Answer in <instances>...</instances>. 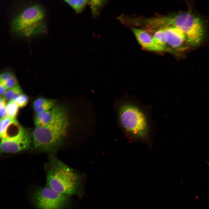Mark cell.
I'll return each instance as SVG.
<instances>
[{
    "label": "cell",
    "mask_w": 209,
    "mask_h": 209,
    "mask_svg": "<svg viewBox=\"0 0 209 209\" xmlns=\"http://www.w3.org/2000/svg\"><path fill=\"white\" fill-rule=\"evenodd\" d=\"M23 93V90L21 87L18 85L8 89L4 95L3 98L6 100H8L9 102L13 101L18 96Z\"/></svg>",
    "instance_id": "obj_14"
},
{
    "label": "cell",
    "mask_w": 209,
    "mask_h": 209,
    "mask_svg": "<svg viewBox=\"0 0 209 209\" xmlns=\"http://www.w3.org/2000/svg\"><path fill=\"white\" fill-rule=\"evenodd\" d=\"M51 110L52 116L49 123L44 127H35L32 133L34 145L40 150L53 149L60 143L66 133L68 118L65 109L56 105Z\"/></svg>",
    "instance_id": "obj_2"
},
{
    "label": "cell",
    "mask_w": 209,
    "mask_h": 209,
    "mask_svg": "<svg viewBox=\"0 0 209 209\" xmlns=\"http://www.w3.org/2000/svg\"><path fill=\"white\" fill-rule=\"evenodd\" d=\"M50 99L45 98H40L35 100L33 104L34 109L39 107L48 102Z\"/></svg>",
    "instance_id": "obj_20"
},
{
    "label": "cell",
    "mask_w": 209,
    "mask_h": 209,
    "mask_svg": "<svg viewBox=\"0 0 209 209\" xmlns=\"http://www.w3.org/2000/svg\"><path fill=\"white\" fill-rule=\"evenodd\" d=\"M13 75L11 72L6 71L3 72L1 74L0 81L3 82Z\"/></svg>",
    "instance_id": "obj_21"
},
{
    "label": "cell",
    "mask_w": 209,
    "mask_h": 209,
    "mask_svg": "<svg viewBox=\"0 0 209 209\" xmlns=\"http://www.w3.org/2000/svg\"><path fill=\"white\" fill-rule=\"evenodd\" d=\"M29 100L28 96L23 93L18 96L14 100L19 107L23 108L27 104Z\"/></svg>",
    "instance_id": "obj_17"
},
{
    "label": "cell",
    "mask_w": 209,
    "mask_h": 209,
    "mask_svg": "<svg viewBox=\"0 0 209 209\" xmlns=\"http://www.w3.org/2000/svg\"><path fill=\"white\" fill-rule=\"evenodd\" d=\"M52 116L51 110L36 113L34 118L35 127H43L47 125L51 121Z\"/></svg>",
    "instance_id": "obj_11"
},
{
    "label": "cell",
    "mask_w": 209,
    "mask_h": 209,
    "mask_svg": "<svg viewBox=\"0 0 209 209\" xmlns=\"http://www.w3.org/2000/svg\"><path fill=\"white\" fill-rule=\"evenodd\" d=\"M19 108L14 101L9 102L6 106L7 117L16 119Z\"/></svg>",
    "instance_id": "obj_15"
},
{
    "label": "cell",
    "mask_w": 209,
    "mask_h": 209,
    "mask_svg": "<svg viewBox=\"0 0 209 209\" xmlns=\"http://www.w3.org/2000/svg\"><path fill=\"white\" fill-rule=\"evenodd\" d=\"M23 128L16 119L8 117L0 119L1 140L12 137L18 133Z\"/></svg>",
    "instance_id": "obj_10"
},
{
    "label": "cell",
    "mask_w": 209,
    "mask_h": 209,
    "mask_svg": "<svg viewBox=\"0 0 209 209\" xmlns=\"http://www.w3.org/2000/svg\"><path fill=\"white\" fill-rule=\"evenodd\" d=\"M115 107L119 122L127 132L138 138L147 136L150 107L134 97L125 94L116 101Z\"/></svg>",
    "instance_id": "obj_1"
},
{
    "label": "cell",
    "mask_w": 209,
    "mask_h": 209,
    "mask_svg": "<svg viewBox=\"0 0 209 209\" xmlns=\"http://www.w3.org/2000/svg\"><path fill=\"white\" fill-rule=\"evenodd\" d=\"M8 89L4 84L0 81V94L1 97L4 96Z\"/></svg>",
    "instance_id": "obj_22"
},
{
    "label": "cell",
    "mask_w": 209,
    "mask_h": 209,
    "mask_svg": "<svg viewBox=\"0 0 209 209\" xmlns=\"http://www.w3.org/2000/svg\"><path fill=\"white\" fill-rule=\"evenodd\" d=\"M6 100L3 97H0V119H3L7 117L6 110Z\"/></svg>",
    "instance_id": "obj_19"
},
{
    "label": "cell",
    "mask_w": 209,
    "mask_h": 209,
    "mask_svg": "<svg viewBox=\"0 0 209 209\" xmlns=\"http://www.w3.org/2000/svg\"><path fill=\"white\" fill-rule=\"evenodd\" d=\"M132 31L138 42L143 48L149 51L160 52L153 36L149 32L141 28H133Z\"/></svg>",
    "instance_id": "obj_9"
},
{
    "label": "cell",
    "mask_w": 209,
    "mask_h": 209,
    "mask_svg": "<svg viewBox=\"0 0 209 209\" xmlns=\"http://www.w3.org/2000/svg\"><path fill=\"white\" fill-rule=\"evenodd\" d=\"M55 100L50 99L48 102L41 107L34 109V111L36 113H37L49 110L55 105Z\"/></svg>",
    "instance_id": "obj_16"
},
{
    "label": "cell",
    "mask_w": 209,
    "mask_h": 209,
    "mask_svg": "<svg viewBox=\"0 0 209 209\" xmlns=\"http://www.w3.org/2000/svg\"></svg>",
    "instance_id": "obj_23"
},
{
    "label": "cell",
    "mask_w": 209,
    "mask_h": 209,
    "mask_svg": "<svg viewBox=\"0 0 209 209\" xmlns=\"http://www.w3.org/2000/svg\"><path fill=\"white\" fill-rule=\"evenodd\" d=\"M163 28L167 43L172 54L178 56L191 46L185 34L179 29L170 26Z\"/></svg>",
    "instance_id": "obj_8"
},
{
    "label": "cell",
    "mask_w": 209,
    "mask_h": 209,
    "mask_svg": "<svg viewBox=\"0 0 209 209\" xmlns=\"http://www.w3.org/2000/svg\"><path fill=\"white\" fill-rule=\"evenodd\" d=\"M32 135L23 127L16 135L1 140L0 151L3 153H13L28 149L32 142Z\"/></svg>",
    "instance_id": "obj_7"
},
{
    "label": "cell",
    "mask_w": 209,
    "mask_h": 209,
    "mask_svg": "<svg viewBox=\"0 0 209 209\" xmlns=\"http://www.w3.org/2000/svg\"><path fill=\"white\" fill-rule=\"evenodd\" d=\"M47 186L59 193L68 196L77 192L79 177L71 168L58 161H53L46 174Z\"/></svg>",
    "instance_id": "obj_5"
},
{
    "label": "cell",
    "mask_w": 209,
    "mask_h": 209,
    "mask_svg": "<svg viewBox=\"0 0 209 209\" xmlns=\"http://www.w3.org/2000/svg\"><path fill=\"white\" fill-rule=\"evenodd\" d=\"M165 23L166 27L173 26L181 30L191 46L199 45L205 37L206 28L204 22L199 17L190 12L165 15Z\"/></svg>",
    "instance_id": "obj_4"
},
{
    "label": "cell",
    "mask_w": 209,
    "mask_h": 209,
    "mask_svg": "<svg viewBox=\"0 0 209 209\" xmlns=\"http://www.w3.org/2000/svg\"><path fill=\"white\" fill-rule=\"evenodd\" d=\"M105 0H94L90 1L89 4L90 6L91 12L93 16L96 17L100 14L102 7L106 3Z\"/></svg>",
    "instance_id": "obj_13"
},
{
    "label": "cell",
    "mask_w": 209,
    "mask_h": 209,
    "mask_svg": "<svg viewBox=\"0 0 209 209\" xmlns=\"http://www.w3.org/2000/svg\"><path fill=\"white\" fill-rule=\"evenodd\" d=\"M45 14L40 5L35 4L24 9L11 23L12 31L19 36L29 37L45 33Z\"/></svg>",
    "instance_id": "obj_3"
},
{
    "label": "cell",
    "mask_w": 209,
    "mask_h": 209,
    "mask_svg": "<svg viewBox=\"0 0 209 209\" xmlns=\"http://www.w3.org/2000/svg\"><path fill=\"white\" fill-rule=\"evenodd\" d=\"M32 198L38 209H63L69 201L67 196L58 193L47 186L35 191Z\"/></svg>",
    "instance_id": "obj_6"
},
{
    "label": "cell",
    "mask_w": 209,
    "mask_h": 209,
    "mask_svg": "<svg viewBox=\"0 0 209 209\" xmlns=\"http://www.w3.org/2000/svg\"><path fill=\"white\" fill-rule=\"evenodd\" d=\"M90 0H66L64 1L69 5L77 13H81L86 6L89 4Z\"/></svg>",
    "instance_id": "obj_12"
},
{
    "label": "cell",
    "mask_w": 209,
    "mask_h": 209,
    "mask_svg": "<svg viewBox=\"0 0 209 209\" xmlns=\"http://www.w3.org/2000/svg\"><path fill=\"white\" fill-rule=\"evenodd\" d=\"M1 82L4 84L8 89L13 88L18 85L17 80L14 74L5 81Z\"/></svg>",
    "instance_id": "obj_18"
}]
</instances>
